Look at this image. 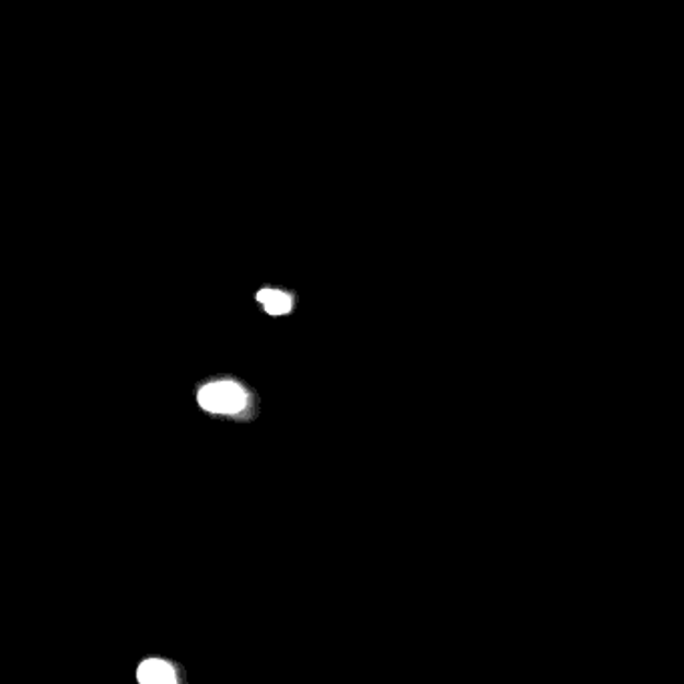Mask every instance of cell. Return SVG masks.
Masks as SVG:
<instances>
[{
    "instance_id": "3957f363",
    "label": "cell",
    "mask_w": 684,
    "mask_h": 684,
    "mask_svg": "<svg viewBox=\"0 0 684 684\" xmlns=\"http://www.w3.org/2000/svg\"><path fill=\"white\" fill-rule=\"evenodd\" d=\"M257 301L264 305L265 312L269 315H286L293 308L291 295L279 289H262L257 293Z\"/></svg>"
},
{
    "instance_id": "7a4b0ae2",
    "label": "cell",
    "mask_w": 684,
    "mask_h": 684,
    "mask_svg": "<svg viewBox=\"0 0 684 684\" xmlns=\"http://www.w3.org/2000/svg\"><path fill=\"white\" fill-rule=\"evenodd\" d=\"M139 683L143 684H175L177 683V674L173 671V666L165 661H159V659H151V661H144L139 666V673H137Z\"/></svg>"
},
{
    "instance_id": "6da1fadb",
    "label": "cell",
    "mask_w": 684,
    "mask_h": 684,
    "mask_svg": "<svg viewBox=\"0 0 684 684\" xmlns=\"http://www.w3.org/2000/svg\"><path fill=\"white\" fill-rule=\"evenodd\" d=\"M199 406L211 414L235 416L247 406V392L235 382H213L199 390Z\"/></svg>"
}]
</instances>
